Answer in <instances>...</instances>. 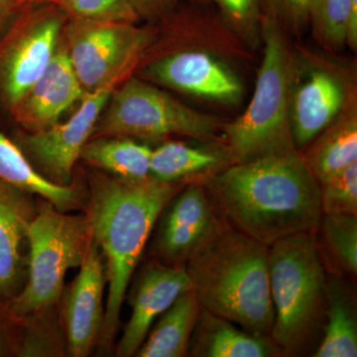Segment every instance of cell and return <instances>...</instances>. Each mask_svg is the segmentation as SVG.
Wrapping results in <instances>:
<instances>
[{
    "label": "cell",
    "instance_id": "obj_1",
    "mask_svg": "<svg viewBox=\"0 0 357 357\" xmlns=\"http://www.w3.org/2000/svg\"><path fill=\"white\" fill-rule=\"evenodd\" d=\"M197 183L230 227L267 248L321 225V185L301 152L230 164Z\"/></svg>",
    "mask_w": 357,
    "mask_h": 357
},
{
    "label": "cell",
    "instance_id": "obj_2",
    "mask_svg": "<svg viewBox=\"0 0 357 357\" xmlns=\"http://www.w3.org/2000/svg\"><path fill=\"white\" fill-rule=\"evenodd\" d=\"M182 185L153 177L132 181L110 174L91 175L86 215L91 238L105 258L109 285L98 340L103 349L114 344L129 282L155 222Z\"/></svg>",
    "mask_w": 357,
    "mask_h": 357
},
{
    "label": "cell",
    "instance_id": "obj_3",
    "mask_svg": "<svg viewBox=\"0 0 357 357\" xmlns=\"http://www.w3.org/2000/svg\"><path fill=\"white\" fill-rule=\"evenodd\" d=\"M185 269L203 309L248 332L270 337L275 312L269 248L222 223Z\"/></svg>",
    "mask_w": 357,
    "mask_h": 357
},
{
    "label": "cell",
    "instance_id": "obj_4",
    "mask_svg": "<svg viewBox=\"0 0 357 357\" xmlns=\"http://www.w3.org/2000/svg\"><path fill=\"white\" fill-rule=\"evenodd\" d=\"M261 64L252 98L243 114L222 128L232 164L299 152L290 121L293 44L274 21L262 20Z\"/></svg>",
    "mask_w": 357,
    "mask_h": 357
},
{
    "label": "cell",
    "instance_id": "obj_5",
    "mask_svg": "<svg viewBox=\"0 0 357 357\" xmlns=\"http://www.w3.org/2000/svg\"><path fill=\"white\" fill-rule=\"evenodd\" d=\"M269 282L275 312L270 337L283 354H299L316 337L326 310L328 281L314 231L270 246Z\"/></svg>",
    "mask_w": 357,
    "mask_h": 357
},
{
    "label": "cell",
    "instance_id": "obj_6",
    "mask_svg": "<svg viewBox=\"0 0 357 357\" xmlns=\"http://www.w3.org/2000/svg\"><path fill=\"white\" fill-rule=\"evenodd\" d=\"M91 241L86 213L69 215L45 201L28 232L27 281L9 301L16 319L38 316L57 304L66 275L81 266Z\"/></svg>",
    "mask_w": 357,
    "mask_h": 357
},
{
    "label": "cell",
    "instance_id": "obj_7",
    "mask_svg": "<svg viewBox=\"0 0 357 357\" xmlns=\"http://www.w3.org/2000/svg\"><path fill=\"white\" fill-rule=\"evenodd\" d=\"M223 126L217 116L188 107L161 86L133 74L112 91L91 138L160 141L184 136L211 142L222 133Z\"/></svg>",
    "mask_w": 357,
    "mask_h": 357
},
{
    "label": "cell",
    "instance_id": "obj_8",
    "mask_svg": "<svg viewBox=\"0 0 357 357\" xmlns=\"http://www.w3.org/2000/svg\"><path fill=\"white\" fill-rule=\"evenodd\" d=\"M159 34L158 26L68 20L61 34L84 93L110 89L133 75Z\"/></svg>",
    "mask_w": 357,
    "mask_h": 357
},
{
    "label": "cell",
    "instance_id": "obj_9",
    "mask_svg": "<svg viewBox=\"0 0 357 357\" xmlns=\"http://www.w3.org/2000/svg\"><path fill=\"white\" fill-rule=\"evenodd\" d=\"M356 73L323 54L293 45L290 121L293 139L302 152L356 102Z\"/></svg>",
    "mask_w": 357,
    "mask_h": 357
},
{
    "label": "cell",
    "instance_id": "obj_10",
    "mask_svg": "<svg viewBox=\"0 0 357 357\" xmlns=\"http://www.w3.org/2000/svg\"><path fill=\"white\" fill-rule=\"evenodd\" d=\"M68 16L55 2H27L0 36V100L11 110L57 50Z\"/></svg>",
    "mask_w": 357,
    "mask_h": 357
},
{
    "label": "cell",
    "instance_id": "obj_11",
    "mask_svg": "<svg viewBox=\"0 0 357 357\" xmlns=\"http://www.w3.org/2000/svg\"><path fill=\"white\" fill-rule=\"evenodd\" d=\"M147 55L151 58H145L135 70L136 76L145 81L225 107H236L243 102V79L215 52L181 46Z\"/></svg>",
    "mask_w": 357,
    "mask_h": 357
},
{
    "label": "cell",
    "instance_id": "obj_12",
    "mask_svg": "<svg viewBox=\"0 0 357 357\" xmlns=\"http://www.w3.org/2000/svg\"><path fill=\"white\" fill-rule=\"evenodd\" d=\"M112 91L105 89L86 93L66 122L36 132L18 134L15 142L45 178L60 185L72 184L74 167L93 136Z\"/></svg>",
    "mask_w": 357,
    "mask_h": 357
},
{
    "label": "cell",
    "instance_id": "obj_13",
    "mask_svg": "<svg viewBox=\"0 0 357 357\" xmlns=\"http://www.w3.org/2000/svg\"><path fill=\"white\" fill-rule=\"evenodd\" d=\"M107 284L105 258L91 238L63 306L68 349L72 356H88L100 340L105 323L103 295Z\"/></svg>",
    "mask_w": 357,
    "mask_h": 357
},
{
    "label": "cell",
    "instance_id": "obj_14",
    "mask_svg": "<svg viewBox=\"0 0 357 357\" xmlns=\"http://www.w3.org/2000/svg\"><path fill=\"white\" fill-rule=\"evenodd\" d=\"M84 95L60 39L46 69L10 112L26 132H36L60 122L63 114Z\"/></svg>",
    "mask_w": 357,
    "mask_h": 357
},
{
    "label": "cell",
    "instance_id": "obj_15",
    "mask_svg": "<svg viewBox=\"0 0 357 357\" xmlns=\"http://www.w3.org/2000/svg\"><path fill=\"white\" fill-rule=\"evenodd\" d=\"M171 203L160 232L158 250L170 261L188 262L222 223L199 183L188 185Z\"/></svg>",
    "mask_w": 357,
    "mask_h": 357
},
{
    "label": "cell",
    "instance_id": "obj_16",
    "mask_svg": "<svg viewBox=\"0 0 357 357\" xmlns=\"http://www.w3.org/2000/svg\"><path fill=\"white\" fill-rule=\"evenodd\" d=\"M192 289L184 267L154 265L141 276L131 301L130 319L117 345L116 356L130 357L144 342L155 319L175 302L181 294Z\"/></svg>",
    "mask_w": 357,
    "mask_h": 357
},
{
    "label": "cell",
    "instance_id": "obj_17",
    "mask_svg": "<svg viewBox=\"0 0 357 357\" xmlns=\"http://www.w3.org/2000/svg\"><path fill=\"white\" fill-rule=\"evenodd\" d=\"M32 194L0 180V298L13 299L24 286L23 249L38 208Z\"/></svg>",
    "mask_w": 357,
    "mask_h": 357
},
{
    "label": "cell",
    "instance_id": "obj_18",
    "mask_svg": "<svg viewBox=\"0 0 357 357\" xmlns=\"http://www.w3.org/2000/svg\"><path fill=\"white\" fill-rule=\"evenodd\" d=\"M189 349L199 357H269L283 354L269 335L239 330L234 323L202 307Z\"/></svg>",
    "mask_w": 357,
    "mask_h": 357
},
{
    "label": "cell",
    "instance_id": "obj_19",
    "mask_svg": "<svg viewBox=\"0 0 357 357\" xmlns=\"http://www.w3.org/2000/svg\"><path fill=\"white\" fill-rule=\"evenodd\" d=\"M232 164L225 145L194 146L182 141H166L152 149L150 174L165 183L199 181Z\"/></svg>",
    "mask_w": 357,
    "mask_h": 357
},
{
    "label": "cell",
    "instance_id": "obj_20",
    "mask_svg": "<svg viewBox=\"0 0 357 357\" xmlns=\"http://www.w3.org/2000/svg\"><path fill=\"white\" fill-rule=\"evenodd\" d=\"M319 185L357 162V100L302 152Z\"/></svg>",
    "mask_w": 357,
    "mask_h": 357
},
{
    "label": "cell",
    "instance_id": "obj_21",
    "mask_svg": "<svg viewBox=\"0 0 357 357\" xmlns=\"http://www.w3.org/2000/svg\"><path fill=\"white\" fill-rule=\"evenodd\" d=\"M202 307L192 289L185 291L165 312L146 342L135 356L139 357H183L190 342Z\"/></svg>",
    "mask_w": 357,
    "mask_h": 357
},
{
    "label": "cell",
    "instance_id": "obj_22",
    "mask_svg": "<svg viewBox=\"0 0 357 357\" xmlns=\"http://www.w3.org/2000/svg\"><path fill=\"white\" fill-rule=\"evenodd\" d=\"M152 148L131 138L100 136L91 138L82 150L79 159L115 177L144 180L151 177Z\"/></svg>",
    "mask_w": 357,
    "mask_h": 357
},
{
    "label": "cell",
    "instance_id": "obj_23",
    "mask_svg": "<svg viewBox=\"0 0 357 357\" xmlns=\"http://www.w3.org/2000/svg\"><path fill=\"white\" fill-rule=\"evenodd\" d=\"M0 180L20 188L61 211L75 208L79 204V194L72 185L54 184L45 178L30 163L17 143L0 131Z\"/></svg>",
    "mask_w": 357,
    "mask_h": 357
},
{
    "label": "cell",
    "instance_id": "obj_24",
    "mask_svg": "<svg viewBox=\"0 0 357 357\" xmlns=\"http://www.w3.org/2000/svg\"><path fill=\"white\" fill-rule=\"evenodd\" d=\"M326 324L316 357H356L357 321L354 301L337 280L326 283Z\"/></svg>",
    "mask_w": 357,
    "mask_h": 357
},
{
    "label": "cell",
    "instance_id": "obj_25",
    "mask_svg": "<svg viewBox=\"0 0 357 357\" xmlns=\"http://www.w3.org/2000/svg\"><path fill=\"white\" fill-rule=\"evenodd\" d=\"M309 30L328 53L357 49V0H312Z\"/></svg>",
    "mask_w": 357,
    "mask_h": 357
},
{
    "label": "cell",
    "instance_id": "obj_26",
    "mask_svg": "<svg viewBox=\"0 0 357 357\" xmlns=\"http://www.w3.org/2000/svg\"><path fill=\"white\" fill-rule=\"evenodd\" d=\"M194 6H213L218 18L239 42L256 50L262 46V0H190Z\"/></svg>",
    "mask_w": 357,
    "mask_h": 357
},
{
    "label": "cell",
    "instance_id": "obj_27",
    "mask_svg": "<svg viewBox=\"0 0 357 357\" xmlns=\"http://www.w3.org/2000/svg\"><path fill=\"white\" fill-rule=\"evenodd\" d=\"M331 252L340 266L352 275L357 273V217L324 213L321 225Z\"/></svg>",
    "mask_w": 357,
    "mask_h": 357
},
{
    "label": "cell",
    "instance_id": "obj_28",
    "mask_svg": "<svg viewBox=\"0 0 357 357\" xmlns=\"http://www.w3.org/2000/svg\"><path fill=\"white\" fill-rule=\"evenodd\" d=\"M69 20L140 23L129 0H56Z\"/></svg>",
    "mask_w": 357,
    "mask_h": 357
},
{
    "label": "cell",
    "instance_id": "obj_29",
    "mask_svg": "<svg viewBox=\"0 0 357 357\" xmlns=\"http://www.w3.org/2000/svg\"><path fill=\"white\" fill-rule=\"evenodd\" d=\"M324 213L357 215V162L321 184Z\"/></svg>",
    "mask_w": 357,
    "mask_h": 357
},
{
    "label": "cell",
    "instance_id": "obj_30",
    "mask_svg": "<svg viewBox=\"0 0 357 357\" xmlns=\"http://www.w3.org/2000/svg\"><path fill=\"white\" fill-rule=\"evenodd\" d=\"M312 0H262L263 18L277 23L289 37L300 38L309 30Z\"/></svg>",
    "mask_w": 357,
    "mask_h": 357
},
{
    "label": "cell",
    "instance_id": "obj_31",
    "mask_svg": "<svg viewBox=\"0 0 357 357\" xmlns=\"http://www.w3.org/2000/svg\"><path fill=\"white\" fill-rule=\"evenodd\" d=\"M134 13L146 24H165L180 8V0H129Z\"/></svg>",
    "mask_w": 357,
    "mask_h": 357
},
{
    "label": "cell",
    "instance_id": "obj_32",
    "mask_svg": "<svg viewBox=\"0 0 357 357\" xmlns=\"http://www.w3.org/2000/svg\"><path fill=\"white\" fill-rule=\"evenodd\" d=\"M8 306L0 304V356H8L18 352V338L16 335V321Z\"/></svg>",
    "mask_w": 357,
    "mask_h": 357
},
{
    "label": "cell",
    "instance_id": "obj_33",
    "mask_svg": "<svg viewBox=\"0 0 357 357\" xmlns=\"http://www.w3.org/2000/svg\"><path fill=\"white\" fill-rule=\"evenodd\" d=\"M25 3L24 0H0V36Z\"/></svg>",
    "mask_w": 357,
    "mask_h": 357
},
{
    "label": "cell",
    "instance_id": "obj_34",
    "mask_svg": "<svg viewBox=\"0 0 357 357\" xmlns=\"http://www.w3.org/2000/svg\"><path fill=\"white\" fill-rule=\"evenodd\" d=\"M26 3L27 2H55L56 0H24Z\"/></svg>",
    "mask_w": 357,
    "mask_h": 357
}]
</instances>
